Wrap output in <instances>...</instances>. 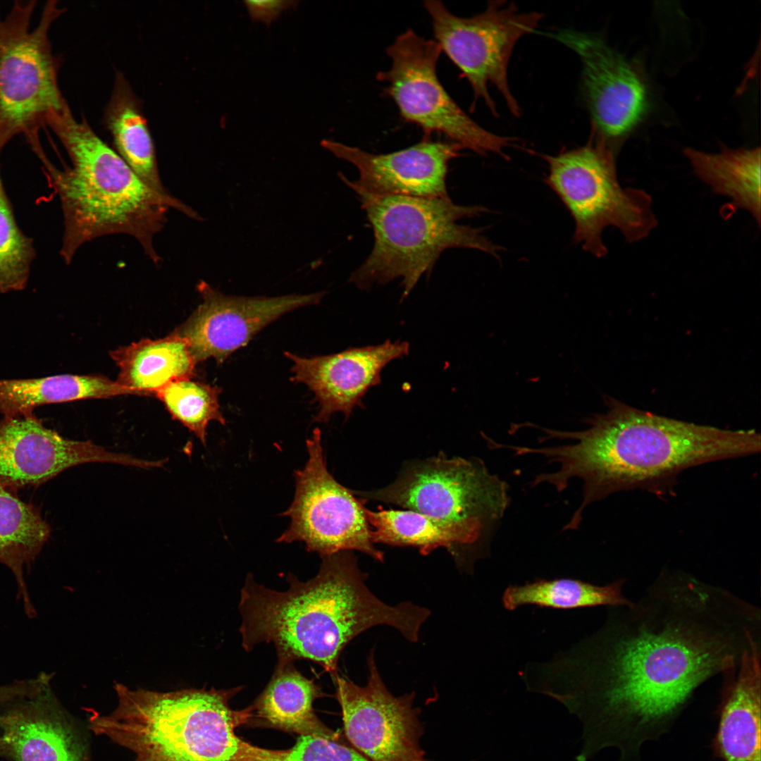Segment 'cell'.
<instances>
[{
  "label": "cell",
  "mask_w": 761,
  "mask_h": 761,
  "mask_svg": "<svg viewBox=\"0 0 761 761\" xmlns=\"http://www.w3.org/2000/svg\"><path fill=\"white\" fill-rule=\"evenodd\" d=\"M614 619L543 662L545 695L581 723L585 760L614 748L636 761L641 746L671 727L693 691L733 664L732 639L691 615L640 622Z\"/></svg>",
  "instance_id": "6da1fadb"
},
{
  "label": "cell",
  "mask_w": 761,
  "mask_h": 761,
  "mask_svg": "<svg viewBox=\"0 0 761 761\" xmlns=\"http://www.w3.org/2000/svg\"><path fill=\"white\" fill-rule=\"evenodd\" d=\"M607 411L585 419L588 427L563 431L533 425L551 439L571 443L552 447L515 446L516 455L537 454L558 464L557 471L536 476L531 486L547 483L563 491L574 478L583 482V499L563 531L576 530L583 510L608 495L671 477L706 462L759 452L754 430H726L640 410L613 397Z\"/></svg>",
  "instance_id": "7a4b0ae2"
},
{
  "label": "cell",
  "mask_w": 761,
  "mask_h": 761,
  "mask_svg": "<svg viewBox=\"0 0 761 761\" xmlns=\"http://www.w3.org/2000/svg\"><path fill=\"white\" fill-rule=\"evenodd\" d=\"M321 558L314 579L301 582L289 575L286 591L271 590L247 576L239 605L245 650L273 643L276 666L307 660L333 675L346 645L371 627L390 626L409 641L419 640L428 609L411 602L390 606L379 600L366 586L352 551Z\"/></svg>",
  "instance_id": "3957f363"
},
{
  "label": "cell",
  "mask_w": 761,
  "mask_h": 761,
  "mask_svg": "<svg viewBox=\"0 0 761 761\" xmlns=\"http://www.w3.org/2000/svg\"><path fill=\"white\" fill-rule=\"evenodd\" d=\"M47 127L72 163L61 171L48 158L42 161L61 204L64 231L60 254L66 264L83 244L112 234L133 237L157 264L161 257L154 237L164 228L170 209L202 220L171 194H161L144 183L85 119L79 122L74 118L68 105L51 116Z\"/></svg>",
  "instance_id": "277c9868"
},
{
  "label": "cell",
  "mask_w": 761,
  "mask_h": 761,
  "mask_svg": "<svg viewBox=\"0 0 761 761\" xmlns=\"http://www.w3.org/2000/svg\"><path fill=\"white\" fill-rule=\"evenodd\" d=\"M118 704L109 714L94 713L89 728L129 750L132 761H238L245 741L235 729L251 708L233 710L238 688L156 692L117 683Z\"/></svg>",
  "instance_id": "5b68a950"
},
{
  "label": "cell",
  "mask_w": 761,
  "mask_h": 761,
  "mask_svg": "<svg viewBox=\"0 0 761 761\" xmlns=\"http://www.w3.org/2000/svg\"><path fill=\"white\" fill-rule=\"evenodd\" d=\"M371 225L374 245L349 281L361 290L401 278L402 299L423 274H428L443 251L479 250L498 257L502 250L478 228L458 221L488 211L449 198L377 195L354 190Z\"/></svg>",
  "instance_id": "8992f818"
},
{
  "label": "cell",
  "mask_w": 761,
  "mask_h": 761,
  "mask_svg": "<svg viewBox=\"0 0 761 761\" xmlns=\"http://www.w3.org/2000/svg\"><path fill=\"white\" fill-rule=\"evenodd\" d=\"M35 1H16L0 16V149L22 135L39 159L46 154L40 131L68 103L58 87L60 61L49 31L65 9L55 0L44 6L32 27Z\"/></svg>",
  "instance_id": "52a82bcc"
},
{
  "label": "cell",
  "mask_w": 761,
  "mask_h": 761,
  "mask_svg": "<svg viewBox=\"0 0 761 761\" xmlns=\"http://www.w3.org/2000/svg\"><path fill=\"white\" fill-rule=\"evenodd\" d=\"M543 158L548 167L545 181L574 220V242L587 252L596 257L607 253L602 239L607 227L616 228L632 243L657 226L651 197L621 185L614 152L600 137L593 133L582 147Z\"/></svg>",
  "instance_id": "ba28073f"
},
{
  "label": "cell",
  "mask_w": 761,
  "mask_h": 761,
  "mask_svg": "<svg viewBox=\"0 0 761 761\" xmlns=\"http://www.w3.org/2000/svg\"><path fill=\"white\" fill-rule=\"evenodd\" d=\"M442 53L435 40L409 29L387 49L391 66L376 75L401 117L422 129L445 135L450 142L479 155L493 153L507 159L505 150L516 140L483 128L468 116L444 88L437 75Z\"/></svg>",
  "instance_id": "9c48e42d"
},
{
  "label": "cell",
  "mask_w": 761,
  "mask_h": 761,
  "mask_svg": "<svg viewBox=\"0 0 761 761\" xmlns=\"http://www.w3.org/2000/svg\"><path fill=\"white\" fill-rule=\"evenodd\" d=\"M505 4L490 1L483 12L468 18L453 14L440 1H425L423 6L432 20L435 41L467 80L474 100L482 99L498 116L488 87L493 85L510 112L519 116L521 109L508 82L509 59L519 39L535 33L543 15L521 13L513 3Z\"/></svg>",
  "instance_id": "30bf717a"
},
{
  "label": "cell",
  "mask_w": 761,
  "mask_h": 761,
  "mask_svg": "<svg viewBox=\"0 0 761 761\" xmlns=\"http://www.w3.org/2000/svg\"><path fill=\"white\" fill-rule=\"evenodd\" d=\"M353 493L365 500L444 520L479 522L491 529L509 504L508 484L491 474L483 461L440 454L412 464L385 488Z\"/></svg>",
  "instance_id": "8fae6325"
},
{
  "label": "cell",
  "mask_w": 761,
  "mask_h": 761,
  "mask_svg": "<svg viewBox=\"0 0 761 761\" xmlns=\"http://www.w3.org/2000/svg\"><path fill=\"white\" fill-rule=\"evenodd\" d=\"M306 445L308 460L302 469L294 471L295 497L281 514L289 516L291 522L277 542H303L307 551L321 557L358 550L383 562V552L375 547L371 538L366 508L327 469L318 428Z\"/></svg>",
  "instance_id": "7c38bea8"
},
{
  "label": "cell",
  "mask_w": 761,
  "mask_h": 761,
  "mask_svg": "<svg viewBox=\"0 0 761 761\" xmlns=\"http://www.w3.org/2000/svg\"><path fill=\"white\" fill-rule=\"evenodd\" d=\"M368 682L360 686L332 675L341 707L345 736L371 761H429L420 747L423 728L415 694L394 696L376 667L373 651L367 659Z\"/></svg>",
  "instance_id": "4fadbf2b"
},
{
  "label": "cell",
  "mask_w": 761,
  "mask_h": 761,
  "mask_svg": "<svg viewBox=\"0 0 761 761\" xmlns=\"http://www.w3.org/2000/svg\"><path fill=\"white\" fill-rule=\"evenodd\" d=\"M535 33L561 43L579 56L581 89L593 133L614 151L613 144L631 130L647 108V90L641 75L596 34L573 29Z\"/></svg>",
  "instance_id": "5bb4252c"
},
{
  "label": "cell",
  "mask_w": 761,
  "mask_h": 761,
  "mask_svg": "<svg viewBox=\"0 0 761 761\" xmlns=\"http://www.w3.org/2000/svg\"><path fill=\"white\" fill-rule=\"evenodd\" d=\"M107 462L151 469L152 460L65 438L34 414L0 419V486L15 493L39 486L72 466Z\"/></svg>",
  "instance_id": "9a60e30c"
},
{
  "label": "cell",
  "mask_w": 761,
  "mask_h": 761,
  "mask_svg": "<svg viewBox=\"0 0 761 761\" xmlns=\"http://www.w3.org/2000/svg\"><path fill=\"white\" fill-rule=\"evenodd\" d=\"M202 302L175 332L185 338L196 361L219 364L287 312L319 303L325 293L275 297L228 296L204 281L197 285Z\"/></svg>",
  "instance_id": "2e32d148"
},
{
  "label": "cell",
  "mask_w": 761,
  "mask_h": 761,
  "mask_svg": "<svg viewBox=\"0 0 761 761\" xmlns=\"http://www.w3.org/2000/svg\"><path fill=\"white\" fill-rule=\"evenodd\" d=\"M321 145L357 168L359 175L356 180L339 173L352 190L423 198H449L448 163L460 156L462 149L454 142L433 141L426 137L407 148L378 154L329 140H322Z\"/></svg>",
  "instance_id": "e0dca14e"
},
{
  "label": "cell",
  "mask_w": 761,
  "mask_h": 761,
  "mask_svg": "<svg viewBox=\"0 0 761 761\" xmlns=\"http://www.w3.org/2000/svg\"><path fill=\"white\" fill-rule=\"evenodd\" d=\"M409 351L408 342L388 339L380 345L350 347L328 355L303 357L287 351L284 355L292 362L291 380L305 384L318 402L314 421L326 423L335 412L347 419L354 407H363L364 396L381 383L383 369Z\"/></svg>",
  "instance_id": "ac0fdd59"
},
{
  "label": "cell",
  "mask_w": 761,
  "mask_h": 761,
  "mask_svg": "<svg viewBox=\"0 0 761 761\" xmlns=\"http://www.w3.org/2000/svg\"><path fill=\"white\" fill-rule=\"evenodd\" d=\"M49 684L0 714V754L15 761H85Z\"/></svg>",
  "instance_id": "d6986e66"
},
{
  "label": "cell",
  "mask_w": 761,
  "mask_h": 761,
  "mask_svg": "<svg viewBox=\"0 0 761 761\" xmlns=\"http://www.w3.org/2000/svg\"><path fill=\"white\" fill-rule=\"evenodd\" d=\"M740 660L738 676L723 694L712 748L724 761H761L760 661L753 636Z\"/></svg>",
  "instance_id": "ffe728a7"
},
{
  "label": "cell",
  "mask_w": 761,
  "mask_h": 761,
  "mask_svg": "<svg viewBox=\"0 0 761 761\" xmlns=\"http://www.w3.org/2000/svg\"><path fill=\"white\" fill-rule=\"evenodd\" d=\"M373 543L413 546L425 555L440 547L454 549L479 543L492 530L476 521L433 517L413 510L365 509Z\"/></svg>",
  "instance_id": "44dd1931"
},
{
  "label": "cell",
  "mask_w": 761,
  "mask_h": 761,
  "mask_svg": "<svg viewBox=\"0 0 761 761\" xmlns=\"http://www.w3.org/2000/svg\"><path fill=\"white\" fill-rule=\"evenodd\" d=\"M119 368V384L143 395L168 383L191 378L197 364L187 341L175 331L157 340L143 339L111 351Z\"/></svg>",
  "instance_id": "7402d4cb"
},
{
  "label": "cell",
  "mask_w": 761,
  "mask_h": 761,
  "mask_svg": "<svg viewBox=\"0 0 761 761\" xmlns=\"http://www.w3.org/2000/svg\"><path fill=\"white\" fill-rule=\"evenodd\" d=\"M103 123L110 132L116 151L149 187L163 194L156 150L140 100L125 76L116 74Z\"/></svg>",
  "instance_id": "603a6c76"
},
{
  "label": "cell",
  "mask_w": 761,
  "mask_h": 761,
  "mask_svg": "<svg viewBox=\"0 0 761 761\" xmlns=\"http://www.w3.org/2000/svg\"><path fill=\"white\" fill-rule=\"evenodd\" d=\"M121 395H143L100 375L0 379V413L4 417L27 416L44 404Z\"/></svg>",
  "instance_id": "cb8c5ba5"
},
{
  "label": "cell",
  "mask_w": 761,
  "mask_h": 761,
  "mask_svg": "<svg viewBox=\"0 0 761 761\" xmlns=\"http://www.w3.org/2000/svg\"><path fill=\"white\" fill-rule=\"evenodd\" d=\"M51 531L39 507L0 486V563L12 571L29 616H34L35 610L27 589L25 569L39 554Z\"/></svg>",
  "instance_id": "d4e9b609"
},
{
  "label": "cell",
  "mask_w": 761,
  "mask_h": 761,
  "mask_svg": "<svg viewBox=\"0 0 761 761\" xmlns=\"http://www.w3.org/2000/svg\"><path fill=\"white\" fill-rule=\"evenodd\" d=\"M683 153L694 173L712 191L731 200L760 223V149L724 147L709 154L686 148Z\"/></svg>",
  "instance_id": "484cf974"
},
{
  "label": "cell",
  "mask_w": 761,
  "mask_h": 761,
  "mask_svg": "<svg viewBox=\"0 0 761 761\" xmlns=\"http://www.w3.org/2000/svg\"><path fill=\"white\" fill-rule=\"evenodd\" d=\"M320 695L319 688L292 663L276 666L254 710L259 718L276 729L300 736H326L333 731L316 717L313 709V703Z\"/></svg>",
  "instance_id": "4316f807"
},
{
  "label": "cell",
  "mask_w": 761,
  "mask_h": 761,
  "mask_svg": "<svg viewBox=\"0 0 761 761\" xmlns=\"http://www.w3.org/2000/svg\"><path fill=\"white\" fill-rule=\"evenodd\" d=\"M621 588V581L598 586L571 578L539 579L507 586L502 594V602L508 611L527 605L559 610L602 605L631 606L623 595Z\"/></svg>",
  "instance_id": "83f0119b"
},
{
  "label": "cell",
  "mask_w": 761,
  "mask_h": 761,
  "mask_svg": "<svg viewBox=\"0 0 761 761\" xmlns=\"http://www.w3.org/2000/svg\"><path fill=\"white\" fill-rule=\"evenodd\" d=\"M221 389L217 386L182 378L157 390L154 395L163 403L173 419L180 422L206 445V428L211 421L225 425L219 405Z\"/></svg>",
  "instance_id": "f1b7e54d"
},
{
  "label": "cell",
  "mask_w": 761,
  "mask_h": 761,
  "mask_svg": "<svg viewBox=\"0 0 761 761\" xmlns=\"http://www.w3.org/2000/svg\"><path fill=\"white\" fill-rule=\"evenodd\" d=\"M35 256L32 240L17 224L0 174L1 293L20 291L26 287Z\"/></svg>",
  "instance_id": "f546056e"
},
{
  "label": "cell",
  "mask_w": 761,
  "mask_h": 761,
  "mask_svg": "<svg viewBox=\"0 0 761 761\" xmlns=\"http://www.w3.org/2000/svg\"><path fill=\"white\" fill-rule=\"evenodd\" d=\"M238 761H371L334 731L326 736H299L285 750H271L244 742Z\"/></svg>",
  "instance_id": "4dcf8cb0"
},
{
  "label": "cell",
  "mask_w": 761,
  "mask_h": 761,
  "mask_svg": "<svg viewBox=\"0 0 761 761\" xmlns=\"http://www.w3.org/2000/svg\"><path fill=\"white\" fill-rule=\"evenodd\" d=\"M51 675L42 672L37 676L0 686V705L30 696L49 683Z\"/></svg>",
  "instance_id": "1f68e13d"
},
{
  "label": "cell",
  "mask_w": 761,
  "mask_h": 761,
  "mask_svg": "<svg viewBox=\"0 0 761 761\" xmlns=\"http://www.w3.org/2000/svg\"><path fill=\"white\" fill-rule=\"evenodd\" d=\"M252 21H259L267 25L277 20L285 11L296 7L298 1H244Z\"/></svg>",
  "instance_id": "d6a6232c"
}]
</instances>
